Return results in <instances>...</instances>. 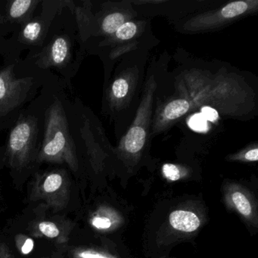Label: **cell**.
<instances>
[{"mask_svg":"<svg viewBox=\"0 0 258 258\" xmlns=\"http://www.w3.org/2000/svg\"><path fill=\"white\" fill-rule=\"evenodd\" d=\"M69 55V45L67 40L64 37H58L54 40L51 46V62L56 66H61L67 61Z\"/></svg>","mask_w":258,"mask_h":258,"instance_id":"obj_6","label":"cell"},{"mask_svg":"<svg viewBox=\"0 0 258 258\" xmlns=\"http://www.w3.org/2000/svg\"><path fill=\"white\" fill-rule=\"evenodd\" d=\"M0 201H1V193H0Z\"/></svg>","mask_w":258,"mask_h":258,"instance_id":"obj_25","label":"cell"},{"mask_svg":"<svg viewBox=\"0 0 258 258\" xmlns=\"http://www.w3.org/2000/svg\"><path fill=\"white\" fill-rule=\"evenodd\" d=\"M30 84L26 80H16L12 78L10 70L0 72V111H6L15 106L13 102L17 100L13 97L22 95L19 90L25 88V85Z\"/></svg>","mask_w":258,"mask_h":258,"instance_id":"obj_3","label":"cell"},{"mask_svg":"<svg viewBox=\"0 0 258 258\" xmlns=\"http://www.w3.org/2000/svg\"><path fill=\"white\" fill-rule=\"evenodd\" d=\"M169 221L173 229L184 232H192L200 226L201 221L195 213L185 210L173 211L169 217Z\"/></svg>","mask_w":258,"mask_h":258,"instance_id":"obj_4","label":"cell"},{"mask_svg":"<svg viewBox=\"0 0 258 258\" xmlns=\"http://www.w3.org/2000/svg\"><path fill=\"white\" fill-rule=\"evenodd\" d=\"M129 90V85L126 80L117 79V81H114L112 86V92L114 96L117 99L124 97L128 93Z\"/></svg>","mask_w":258,"mask_h":258,"instance_id":"obj_17","label":"cell"},{"mask_svg":"<svg viewBox=\"0 0 258 258\" xmlns=\"http://www.w3.org/2000/svg\"><path fill=\"white\" fill-rule=\"evenodd\" d=\"M64 179L59 173H52L46 176L40 187V196L42 198L49 197V195H55L59 191L64 185Z\"/></svg>","mask_w":258,"mask_h":258,"instance_id":"obj_7","label":"cell"},{"mask_svg":"<svg viewBox=\"0 0 258 258\" xmlns=\"http://www.w3.org/2000/svg\"><path fill=\"white\" fill-rule=\"evenodd\" d=\"M42 33V25L37 21L29 22L23 29V37L29 42H35L38 40Z\"/></svg>","mask_w":258,"mask_h":258,"instance_id":"obj_13","label":"cell"},{"mask_svg":"<svg viewBox=\"0 0 258 258\" xmlns=\"http://www.w3.org/2000/svg\"><path fill=\"white\" fill-rule=\"evenodd\" d=\"M189 104L184 99L172 101L164 108V115L167 120H173L184 115L189 109Z\"/></svg>","mask_w":258,"mask_h":258,"instance_id":"obj_8","label":"cell"},{"mask_svg":"<svg viewBox=\"0 0 258 258\" xmlns=\"http://www.w3.org/2000/svg\"><path fill=\"white\" fill-rule=\"evenodd\" d=\"M146 137V132L143 127L134 126L125 137V149L131 153H137L143 149Z\"/></svg>","mask_w":258,"mask_h":258,"instance_id":"obj_5","label":"cell"},{"mask_svg":"<svg viewBox=\"0 0 258 258\" xmlns=\"http://www.w3.org/2000/svg\"><path fill=\"white\" fill-rule=\"evenodd\" d=\"M33 247H34V241L31 238H28L22 246V252L24 254H28L32 250Z\"/></svg>","mask_w":258,"mask_h":258,"instance_id":"obj_23","label":"cell"},{"mask_svg":"<svg viewBox=\"0 0 258 258\" xmlns=\"http://www.w3.org/2000/svg\"><path fill=\"white\" fill-rule=\"evenodd\" d=\"M37 121L31 117H22L10 134L7 155L14 169L27 167L35 156Z\"/></svg>","mask_w":258,"mask_h":258,"instance_id":"obj_2","label":"cell"},{"mask_svg":"<svg viewBox=\"0 0 258 258\" xmlns=\"http://www.w3.org/2000/svg\"><path fill=\"white\" fill-rule=\"evenodd\" d=\"M38 229L43 235L49 238H58L61 234L58 226L53 222H41V223H39Z\"/></svg>","mask_w":258,"mask_h":258,"instance_id":"obj_14","label":"cell"},{"mask_svg":"<svg viewBox=\"0 0 258 258\" xmlns=\"http://www.w3.org/2000/svg\"><path fill=\"white\" fill-rule=\"evenodd\" d=\"M137 31V25L135 24L133 22H126L116 31V35L120 40H129L135 35Z\"/></svg>","mask_w":258,"mask_h":258,"instance_id":"obj_15","label":"cell"},{"mask_svg":"<svg viewBox=\"0 0 258 258\" xmlns=\"http://www.w3.org/2000/svg\"><path fill=\"white\" fill-rule=\"evenodd\" d=\"M78 258H116L102 252L94 250H84L76 253Z\"/></svg>","mask_w":258,"mask_h":258,"instance_id":"obj_20","label":"cell"},{"mask_svg":"<svg viewBox=\"0 0 258 258\" xmlns=\"http://www.w3.org/2000/svg\"><path fill=\"white\" fill-rule=\"evenodd\" d=\"M231 199L234 206L241 215L245 217H249L251 215V205L244 193L239 191H234L231 196Z\"/></svg>","mask_w":258,"mask_h":258,"instance_id":"obj_9","label":"cell"},{"mask_svg":"<svg viewBox=\"0 0 258 258\" xmlns=\"http://www.w3.org/2000/svg\"><path fill=\"white\" fill-rule=\"evenodd\" d=\"M190 128L195 131L204 132L208 129V122L202 114H194L188 120Z\"/></svg>","mask_w":258,"mask_h":258,"instance_id":"obj_16","label":"cell"},{"mask_svg":"<svg viewBox=\"0 0 258 258\" xmlns=\"http://www.w3.org/2000/svg\"><path fill=\"white\" fill-rule=\"evenodd\" d=\"M0 258H15L9 246L1 239H0Z\"/></svg>","mask_w":258,"mask_h":258,"instance_id":"obj_22","label":"cell"},{"mask_svg":"<svg viewBox=\"0 0 258 258\" xmlns=\"http://www.w3.org/2000/svg\"><path fill=\"white\" fill-rule=\"evenodd\" d=\"M37 160L67 163L73 170L78 167L67 117L60 102H54L46 112L44 137Z\"/></svg>","mask_w":258,"mask_h":258,"instance_id":"obj_1","label":"cell"},{"mask_svg":"<svg viewBox=\"0 0 258 258\" xmlns=\"http://www.w3.org/2000/svg\"><path fill=\"white\" fill-rule=\"evenodd\" d=\"M163 173L167 179L176 181L181 177V172L177 166L172 164H165L162 167Z\"/></svg>","mask_w":258,"mask_h":258,"instance_id":"obj_18","label":"cell"},{"mask_svg":"<svg viewBox=\"0 0 258 258\" xmlns=\"http://www.w3.org/2000/svg\"><path fill=\"white\" fill-rule=\"evenodd\" d=\"M92 225L95 228L101 230L109 229L112 225V222L111 221L108 217H104V216L98 215L93 217L91 220Z\"/></svg>","mask_w":258,"mask_h":258,"instance_id":"obj_19","label":"cell"},{"mask_svg":"<svg viewBox=\"0 0 258 258\" xmlns=\"http://www.w3.org/2000/svg\"><path fill=\"white\" fill-rule=\"evenodd\" d=\"M202 115L205 120L214 122L218 118V112L211 107L205 106L202 109Z\"/></svg>","mask_w":258,"mask_h":258,"instance_id":"obj_21","label":"cell"},{"mask_svg":"<svg viewBox=\"0 0 258 258\" xmlns=\"http://www.w3.org/2000/svg\"><path fill=\"white\" fill-rule=\"evenodd\" d=\"M245 159L250 161H256L258 159V149H254L248 151L245 154Z\"/></svg>","mask_w":258,"mask_h":258,"instance_id":"obj_24","label":"cell"},{"mask_svg":"<svg viewBox=\"0 0 258 258\" xmlns=\"http://www.w3.org/2000/svg\"><path fill=\"white\" fill-rule=\"evenodd\" d=\"M247 4L242 1L231 3L222 10L221 14L226 19H232L245 13Z\"/></svg>","mask_w":258,"mask_h":258,"instance_id":"obj_12","label":"cell"},{"mask_svg":"<svg viewBox=\"0 0 258 258\" xmlns=\"http://www.w3.org/2000/svg\"><path fill=\"white\" fill-rule=\"evenodd\" d=\"M37 4L35 1L31 0H16L10 6V14L11 19H19L23 17L26 13L31 10L34 4Z\"/></svg>","mask_w":258,"mask_h":258,"instance_id":"obj_10","label":"cell"},{"mask_svg":"<svg viewBox=\"0 0 258 258\" xmlns=\"http://www.w3.org/2000/svg\"><path fill=\"white\" fill-rule=\"evenodd\" d=\"M124 24V16L119 13L109 15L104 19L102 28L108 34L116 32Z\"/></svg>","mask_w":258,"mask_h":258,"instance_id":"obj_11","label":"cell"}]
</instances>
